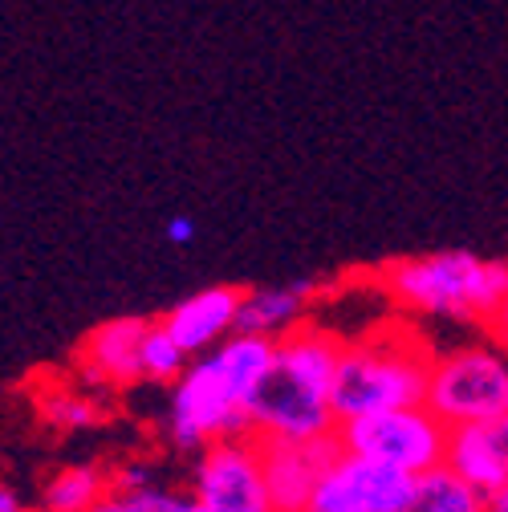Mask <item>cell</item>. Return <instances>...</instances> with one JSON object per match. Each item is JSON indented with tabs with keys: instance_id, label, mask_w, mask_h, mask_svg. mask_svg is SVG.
Wrapping results in <instances>:
<instances>
[{
	"instance_id": "1",
	"label": "cell",
	"mask_w": 508,
	"mask_h": 512,
	"mask_svg": "<svg viewBox=\"0 0 508 512\" xmlns=\"http://www.w3.org/2000/svg\"><path fill=\"white\" fill-rule=\"evenodd\" d=\"M346 354V338L330 326H297L277 342L273 374L252 403L257 439H326L338 435L334 382Z\"/></svg>"
},
{
	"instance_id": "2",
	"label": "cell",
	"mask_w": 508,
	"mask_h": 512,
	"mask_svg": "<svg viewBox=\"0 0 508 512\" xmlns=\"http://www.w3.org/2000/svg\"><path fill=\"white\" fill-rule=\"evenodd\" d=\"M378 285L407 313L492 326V317L508 301V261H488L468 248H439L383 265Z\"/></svg>"
},
{
	"instance_id": "3",
	"label": "cell",
	"mask_w": 508,
	"mask_h": 512,
	"mask_svg": "<svg viewBox=\"0 0 508 512\" xmlns=\"http://www.w3.org/2000/svg\"><path fill=\"white\" fill-rule=\"evenodd\" d=\"M435 354L415 326H374L358 338H346V354L334 382L338 423L362 419L374 411L423 407Z\"/></svg>"
},
{
	"instance_id": "4",
	"label": "cell",
	"mask_w": 508,
	"mask_h": 512,
	"mask_svg": "<svg viewBox=\"0 0 508 512\" xmlns=\"http://www.w3.org/2000/svg\"><path fill=\"white\" fill-rule=\"evenodd\" d=\"M163 431L175 452H187V456H204L220 439L252 435V411L228 387V378L212 354L192 358V366L171 387Z\"/></svg>"
},
{
	"instance_id": "5",
	"label": "cell",
	"mask_w": 508,
	"mask_h": 512,
	"mask_svg": "<svg viewBox=\"0 0 508 512\" xmlns=\"http://www.w3.org/2000/svg\"><path fill=\"white\" fill-rule=\"evenodd\" d=\"M427 407L448 427L508 415V350L488 342L439 350L427 387Z\"/></svg>"
},
{
	"instance_id": "6",
	"label": "cell",
	"mask_w": 508,
	"mask_h": 512,
	"mask_svg": "<svg viewBox=\"0 0 508 512\" xmlns=\"http://www.w3.org/2000/svg\"><path fill=\"white\" fill-rule=\"evenodd\" d=\"M448 435H452V427L427 403L423 407H399V411H374V415L338 423V443H342L346 456L383 460V464L403 468L411 476L439 468L448 460Z\"/></svg>"
},
{
	"instance_id": "7",
	"label": "cell",
	"mask_w": 508,
	"mask_h": 512,
	"mask_svg": "<svg viewBox=\"0 0 508 512\" xmlns=\"http://www.w3.org/2000/svg\"><path fill=\"white\" fill-rule=\"evenodd\" d=\"M192 496L204 512H277L265 476V443L257 435L212 443L196 460Z\"/></svg>"
},
{
	"instance_id": "8",
	"label": "cell",
	"mask_w": 508,
	"mask_h": 512,
	"mask_svg": "<svg viewBox=\"0 0 508 512\" xmlns=\"http://www.w3.org/2000/svg\"><path fill=\"white\" fill-rule=\"evenodd\" d=\"M415 476L366 456H338L305 512H407Z\"/></svg>"
},
{
	"instance_id": "9",
	"label": "cell",
	"mask_w": 508,
	"mask_h": 512,
	"mask_svg": "<svg viewBox=\"0 0 508 512\" xmlns=\"http://www.w3.org/2000/svg\"><path fill=\"white\" fill-rule=\"evenodd\" d=\"M151 317L122 313L94 326L78 342V374L94 387H135L143 382V346L151 334Z\"/></svg>"
},
{
	"instance_id": "10",
	"label": "cell",
	"mask_w": 508,
	"mask_h": 512,
	"mask_svg": "<svg viewBox=\"0 0 508 512\" xmlns=\"http://www.w3.org/2000/svg\"><path fill=\"white\" fill-rule=\"evenodd\" d=\"M265 443V476L273 492L277 512H305L317 484L326 480V472L338 464L342 443L338 435L326 439H261Z\"/></svg>"
},
{
	"instance_id": "11",
	"label": "cell",
	"mask_w": 508,
	"mask_h": 512,
	"mask_svg": "<svg viewBox=\"0 0 508 512\" xmlns=\"http://www.w3.org/2000/svg\"><path fill=\"white\" fill-rule=\"evenodd\" d=\"M240 305H244V289L236 285H208L192 297L175 301L159 322L163 330L192 354V358H204L212 354L224 338L236 334V322H240Z\"/></svg>"
},
{
	"instance_id": "12",
	"label": "cell",
	"mask_w": 508,
	"mask_h": 512,
	"mask_svg": "<svg viewBox=\"0 0 508 512\" xmlns=\"http://www.w3.org/2000/svg\"><path fill=\"white\" fill-rule=\"evenodd\" d=\"M448 468H456L480 492L508 484V415L488 423H464L448 435Z\"/></svg>"
},
{
	"instance_id": "13",
	"label": "cell",
	"mask_w": 508,
	"mask_h": 512,
	"mask_svg": "<svg viewBox=\"0 0 508 512\" xmlns=\"http://www.w3.org/2000/svg\"><path fill=\"white\" fill-rule=\"evenodd\" d=\"M317 297V281L313 277H293L285 285H261V289H244V305H240V334H261L281 342L285 334H293L297 326H305V309Z\"/></svg>"
},
{
	"instance_id": "14",
	"label": "cell",
	"mask_w": 508,
	"mask_h": 512,
	"mask_svg": "<svg viewBox=\"0 0 508 512\" xmlns=\"http://www.w3.org/2000/svg\"><path fill=\"white\" fill-rule=\"evenodd\" d=\"M110 496H114V484L102 464H70L45 480L41 512H90Z\"/></svg>"
},
{
	"instance_id": "15",
	"label": "cell",
	"mask_w": 508,
	"mask_h": 512,
	"mask_svg": "<svg viewBox=\"0 0 508 512\" xmlns=\"http://www.w3.org/2000/svg\"><path fill=\"white\" fill-rule=\"evenodd\" d=\"M407 512H488V492L468 484L456 468L439 464L415 476V496Z\"/></svg>"
},
{
	"instance_id": "16",
	"label": "cell",
	"mask_w": 508,
	"mask_h": 512,
	"mask_svg": "<svg viewBox=\"0 0 508 512\" xmlns=\"http://www.w3.org/2000/svg\"><path fill=\"white\" fill-rule=\"evenodd\" d=\"M37 411L53 431H90L102 423V403L94 395H82L78 387L53 382L37 391Z\"/></svg>"
},
{
	"instance_id": "17",
	"label": "cell",
	"mask_w": 508,
	"mask_h": 512,
	"mask_svg": "<svg viewBox=\"0 0 508 512\" xmlns=\"http://www.w3.org/2000/svg\"><path fill=\"white\" fill-rule=\"evenodd\" d=\"M187 366H192V354L163 330V322H155L143 346V382H151V387H175Z\"/></svg>"
},
{
	"instance_id": "18",
	"label": "cell",
	"mask_w": 508,
	"mask_h": 512,
	"mask_svg": "<svg viewBox=\"0 0 508 512\" xmlns=\"http://www.w3.org/2000/svg\"><path fill=\"white\" fill-rule=\"evenodd\" d=\"M114 500H118L122 512H204L192 492H175L159 480L147 484V488H135V492H122Z\"/></svg>"
},
{
	"instance_id": "19",
	"label": "cell",
	"mask_w": 508,
	"mask_h": 512,
	"mask_svg": "<svg viewBox=\"0 0 508 512\" xmlns=\"http://www.w3.org/2000/svg\"><path fill=\"white\" fill-rule=\"evenodd\" d=\"M110 484H114V496L135 492V488H147V484H155V468H151L147 460H126L122 468L110 472Z\"/></svg>"
},
{
	"instance_id": "20",
	"label": "cell",
	"mask_w": 508,
	"mask_h": 512,
	"mask_svg": "<svg viewBox=\"0 0 508 512\" xmlns=\"http://www.w3.org/2000/svg\"><path fill=\"white\" fill-rule=\"evenodd\" d=\"M167 240H171V244H192V240H196L192 216H171V220H167Z\"/></svg>"
},
{
	"instance_id": "21",
	"label": "cell",
	"mask_w": 508,
	"mask_h": 512,
	"mask_svg": "<svg viewBox=\"0 0 508 512\" xmlns=\"http://www.w3.org/2000/svg\"><path fill=\"white\" fill-rule=\"evenodd\" d=\"M488 334H492V342L500 346V350H508V301L500 305V313L492 317V326H488Z\"/></svg>"
},
{
	"instance_id": "22",
	"label": "cell",
	"mask_w": 508,
	"mask_h": 512,
	"mask_svg": "<svg viewBox=\"0 0 508 512\" xmlns=\"http://www.w3.org/2000/svg\"><path fill=\"white\" fill-rule=\"evenodd\" d=\"M0 512H25V504H21V496H17L13 484L0 488Z\"/></svg>"
},
{
	"instance_id": "23",
	"label": "cell",
	"mask_w": 508,
	"mask_h": 512,
	"mask_svg": "<svg viewBox=\"0 0 508 512\" xmlns=\"http://www.w3.org/2000/svg\"><path fill=\"white\" fill-rule=\"evenodd\" d=\"M488 512H508V484L488 492Z\"/></svg>"
},
{
	"instance_id": "24",
	"label": "cell",
	"mask_w": 508,
	"mask_h": 512,
	"mask_svg": "<svg viewBox=\"0 0 508 512\" xmlns=\"http://www.w3.org/2000/svg\"><path fill=\"white\" fill-rule=\"evenodd\" d=\"M90 512H122V508H118V500H114V496H110V500H102V504H94V508H90Z\"/></svg>"
}]
</instances>
